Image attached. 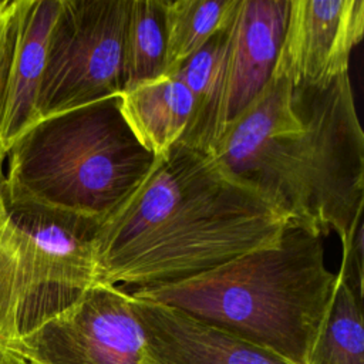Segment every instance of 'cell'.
<instances>
[{
    "instance_id": "obj_1",
    "label": "cell",
    "mask_w": 364,
    "mask_h": 364,
    "mask_svg": "<svg viewBox=\"0 0 364 364\" xmlns=\"http://www.w3.org/2000/svg\"><path fill=\"white\" fill-rule=\"evenodd\" d=\"M289 220L210 154L176 142L100 225L98 279L135 289L185 280L274 242Z\"/></svg>"
},
{
    "instance_id": "obj_2",
    "label": "cell",
    "mask_w": 364,
    "mask_h": 364,
    "mask_svg": "<svg viewBox=\"0 0 364 364\" xmlns=\"http://www.w3.org/2000/svg\"><path fill=\"white\" fill-rule=\"evenodd\" d=\"M290 220L341 245L364 210V134L348 73L326 85L270 78L210 149Z\"/></svg>"
},
{
    "instance_id": "obj_3",
    "label": "cell",
    "mask_w": 364,
    "mask_h": 364,
    "mask_svg": "<svg viewBox=\"0 0 364 364\" xmlns=\"http://www.w3.org/2000/svg\"><path fill=\"white\" fill-rule=\"evenodd\" d=\"M336 284L337 273L324 263L323 236L289 220L269 245L202 274L129 293L183 311L291 364H307Z\"/></svg>"
},
{
    "instance_id": "obj_4",
    "label": "cell",
    "mask_w": 364,
    "mask_h": 364,
    "mask_svg": "<svg viewBox=\"0 0 364 364\" xmlns=\"http://www.w3.org/2000/svg\"><path fill=\"white\" fill-rule=\"evenodd\" d=\"M156 156L134 135L121 95L40 119L6 154L9 205L105 222L145 181Z\"/></svg>"
},
{
    "instance_id": "obj_5",
    "label": "cell",
    "mask_w": 364,
    "mask_h": 364,
    "mask_svg": "<svg viewBox=\"0 0 364 364\" xmlns=\"http://www.w3.org/2000/svg\"><path fill=\"white\" fill-rule=\"evenodd\" d=\"M129 0H60L37 100V122L122 92Z\"/></svg>"
},
{
    "instance_id": "obj_6",
    "label": "cell",
    "mask_w": 364,
    "mask_h": 364,
    "mask_svg": "<svg viewBox=\"0 0 364 364\" xmlns=\"http://www.w3.org/2000/svg\"><path fill=\"white\" fill-rule=\"evenodd\" d=\"M23 364H148L146 340L134 297L98 283L74 304L28 334Z\"/></svg>"
},
{
    "instance_id": "obj_7",
    "label": "cell",
    "mask_w": 364,
    "mask_h": 364,
    "mask_svg": "<svg viewBox=\"0 0 364 364\" xmlns=\"http://www.w3.org/2000/svg\"><path fill=\"white\" fill-rule=\"evenodd\" d=\"M9 209L31 274L54 316L100 283L95 257L100 223L36 205H9Z\"/></svg>"
},
{
    "instance_id": "obj_8",
    "label": "cell",
    "mask_w": 364,
    "mask_h": 364,
    "mask_svg": "<svg viewBox=\"0 0 364 364\" xmlns=\"http://www.w3.org/2000/svg\"><path fill=\"white\" fill-rule=\"evenodd\" d=\"M364 33L363 0H290L272 78L296 85H326L348 73Z\"/></svg>"
},
{
    "instance_id": "obj_9",
    "label": "cell",
    "mask_w": 364,
    "mask_h": 364,
    "mask_svg": "<svg viewBox=\"0 0 364 364\" xmlns=\"http://www.w3.org/2000/svg\"><path fill=\"white\" fill-rule=\"evenodd\" d=\"M290 0H237L225 70V127L267 85L282 46Z\"/></svg>"
},
{
    "instance_id": "obj_10",
    "label": "cell",
    "mask_w": 364,
    "mask_h": 364,
    "mask_svg": "<svg viewBox=\"0 0 364 364\" xmlns=\"http://www.w3.org/2000/svg\"><path fill=\"white\" fill-rule=\"evenodd\" d=\"M134 304L145 331L148 364H291L173 307L136 297Z\"/></svg>"
},
{
    "instance_id": "obj_11",
    "label": "cell",
    "mask_w": 364,
    "mask_h": 364,
    "mask_svg": "<svg viewBox=\"0 0 364 364\" xmlns=\"http://www.w3.org/2000/svg\"><path fill=\"white\" fill-rule=\"evenodd\" d=\"M51 317L7 205L4 161H0V364H23L24 338Z\"/></svg>"
},
{
    "instance_id": "obj_12",
    "label": "cell",
    "mask_w": 364,
    "mask_h": 364,
    "mask_svg": "<svg viewBox=\"0 0 364 364\" xmlns=\"http://www.w3.org/2000/svg\"><path fill=\"white\" fill-rule=\"evenodd\" d=\"M60 0H23L18 33L9 75L3 142H13L37 122V100L46 67L47 47Z\"/></svg>"
},
{
    "instance_id": "obj_13",
    "label": "cell",
    "mask_w": 364,
    "mask_h": 364,
    "mask_svg": "<svg viewBox=\"0 0 364 364\" xmlns=\"http://www.w3.org/2000/svg\"><path fill=\"white\" fill-rule=\"evenodd\" d=\"M229 33L230 20L171 74L185 84L192 97L191 119L179 142L206 154L225 129L223 98Z\"/></svg>"
},
{
    "instance_id": "obj_14",
    "label": "cell",
    "mask_w": 364,
    "mask_h": 364,
    "mask_svg": "<svg viewBox=\"0 0 364 364\" xmlns=\"http://www.w3.org/2000/svg\"><path fill=\"white\" fill-rule=\"evenodd\" d=\"M121 95V112L138 141L156 158L183 136L192 97L176 75L144 82Z\"/></svg>"
},
{
    "instance_id": "obj_15",
    "label": "cell",
    "mask_w": 364,
    "mask_h": 364,
    "mask_svg": "<svg viewBox=\"0 0 364 364\" xmlns=\"http://www.w3.org/2000/svg\"><path fill=\"white\" fill-rule=\"evenodd\" d=\"M165 50L164 0H129L124 36L122 92L164 77Z\"/></svg>"
},
{
    "instance_id": "obj_16",
    "label": "cell",
    "mask_w": 364,
    "mask_h": 364,
    "mask_svg": "<svg viewBox=\"0 0 364 364\" xmlns=\"http://www.w3.org/2000/svg\"><path fill=\"white\" fill-rule=\"evenodd\" d=\"M307 364H364L363 291L351 286L340 270Z\"/></svg>"
},
{
    "instance_id": "obj_17",
    "label": "cell",
    "mask_w": 364,
    "mask_h": 364,
    "mask_svg": "<svg viewBox=\"0 0 364 364\" xmlns=\"http://www.w3.org/2000/svg\"><path fill=\"white\" fill-rule=\"evenodd\" d=\"M237 0H164L165 74L171 75L230 20Z\"/></svg>"
},
{
    "instance_id": "obj_18",
    "label": "cell",
    "mask_w": 364,
    "mask_h": 364,
    "mask_svg": "<svg viewBox=\"0 0 364 364\" xmlns=\"http://www.w3.org/2000/svg\"><path fill=\"white\" fill-rule=\"evenodd\" d=\"M23 0H0V161L6 159L3 142L9 94V75L14 54Z\"/></svg>"
},
{
    "instance_id": "obj_19",
    "label": "cell",
    "mask_w": 364,
    "mask_h": 364,
    "mask_svg": "<svg viewBox=\"0 0 364 364\" xmlns=\"http://www.w3.org/2000/svg\"><path fill=\"white\" fill-rule=\"evenodd\" d=\"M343 246V260L340 266V272L344 274L347 282L354 286L357 290L363 291V218H360L354 226L351 228L347 240Z\"/></svg>"
}]
</instances>
